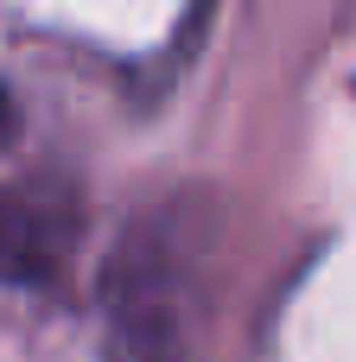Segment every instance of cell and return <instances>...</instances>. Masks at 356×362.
I'll list each match as a JSON object with an SVG mask.
<instances>
[{
  "label": "cell",
  "mask_w": 356,
  "mask_h": 362,
  "mask_svg": "<svg viewBox=\"0 0 356 362\" xmlns=\"http://www.w3.org/2000/svg\"><path fill=\"white\" fill-rule=\"evenodd\" d=\"M108 344H115V362H178L166 248L147 242V235L121 242V255H115V274H108Z\"/></svg>",
  "instance_id": "cell-1"
},
{
  "label": "cell",
  "mask_w": 356,
  "mask_h": 362,
  "mask_svg": "<svg viewBox=\"0 0 356 362\" xmlns=\"http://www.w3.org/2000/svg\"><path fill=\"white\" fill-rule=\"evenodd\" d=\"M76 210L38 185L0 191V286H51L70 261Z\"/></svg>",
  "instance_id": "cell-2"
},
{
  "label": "cell",
  "mask_w": 356,
  "mask_h": 362,
  "mask_svg": "<svg viewBox=\"0 0 356 362\" xmlns=\"http://www.w3.org/2000/svg\"><path fill=\"white\" fill-rule=\"evenodd\" d=\"M13 127V102H6V89H0V134Z\"/></svg>",
  "instance_id": "cell-3"
}]
</instances>
